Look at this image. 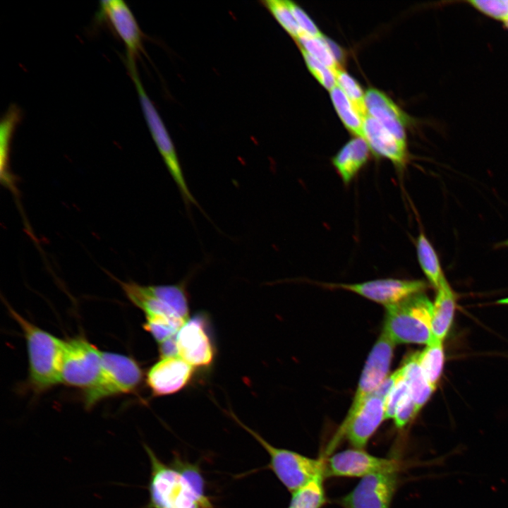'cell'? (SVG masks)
Returning a JSON list of instances; mask_svg holds the SVG:
<instances>
[{
	"label": "cell",
	"instance_id": "6da1fadb",
	"mask_svg": "<svg viewBox=\"0 0 508 508\" xmlns=\"http://www.w3.org/2000/svg\"><path fill=\"white\" fill-rule=\"evenodd\" d=\"M143 447L150 464L149 500L145 508H214L197 464L176 454L167 464L148 445Z\"/></svg>",
	"mask_w": 508,
	"mask_h": 508
},
{
	"label": "cell",
	"instance_id": "7a4b0ae2",
	"mask_svg": "<svg viewBox=\"0 0 508 508\" xmlns=\"http://www.w3.org/2000/svg\"><path fill=\"white\" fill-rule=\"evenodd\" d=\"M8 311L23 330L26 341L29 384L37 393L61 382V366L65 341L24 318L11 306Z\"/></svg>",
	"mask_w": 508,
	"mask_h": 508
},
{
	"label": "cell",
	"instance_id": "3957f363",
	"mask_svg": "<svg viewBox=\"0 0 508 508\" xmlns=\"http://www.w3.org/2000/svg\"><path fill=\"white\" fill-rule=\"evenodd\" d=\"M433 303L423 292L385 307L382 331L395 344H428L434 338L431 330Z\"/></svg>",
	"mask_w": 508,
	"mask_h": 508
},
{
	"label": "cell",
	"instance_id": "277c9868",
	"mask_svg": "<svg viewBox=\"0 0 508 508\" xmlns=\"http://www.w3.org/2000/svg\"><path fill=\"white\" fill-rule=\"evenodd\" d=\"M126 62L131 79L136 88L149 131L186 207L189 210L190 206L195 205L202 210L187 184L176 147L167 129L142 84L136 68L135 61L126 60Z\"/></svg>",
	"mask_w": 508,
	"mask_h": 508
},
{
	"label": "cell",
	"instance_id": "5b68a950",
	"mask_svg": "<svg viewBox=\"0 0 508 508\" xmlns=\"http://www.w3.org/2000/svg\"><path fill=\"white\" fill-rule=\"evenodd\" d=\"M143 376L142 369L133 358L114 352H102L98 377L83 392L85 409H91L104 399L135 391Z\"/></svg>",
	"mask_w": 508,
	"mask_h": 508
},
{
	"label": "cell",
	"instance_id": "8992f818",
	"mask_svg": "<svg viewBox=\"0 0 508 508\" xmlns=\"http://www.w3.org/2000/svg\"><path fill=\"white\" fill-rule=\"evenodd\" d=\"M231 416L247 430L266 450L270 469L291 494L304 486L315 476L324 473L325 459H313L287 449L276 447L258 433L243 424L234 415Z\"/></svg>",
	"mask_w": 508,
	"mask_h": 508
},
{
	"label": "cell",
	"instance_id": "52a82bcc",
	"mask_svg": "<svg viewBox=\"0 0 508 508\" xmlns=\"http://www.w3.org/2000/svg\"><path fill=\"white\" fill-rule=\"evenodd\" d=\"M102 352L83 337L65 341L61 382L84 389L91 386L98 377Z\"/></svg>",
	"mask_w": 508,
	"mask_h": 508
},
{
	"label": "cell",
	"instance_id": "ba28073f",
	"mask_svg": "<svg viewBox=\"0 0 508 508\" xmlns=\"http://www.w3.org/2000/svg\"><path fill=\"white\" fill-rule=\"evenodd\" d=\"M395 345L382 331L368 355L355 396L344 419L352 417L388 375Z\"/></svg>",
	"mask_w": 508,
	"mask_h": 508
},
{
	"label": "cell",
	"instance_id": "9c48e42d",
	"mask_svg": "<svg viewBox=\"0 0 508 508\" xmlns=\"http://www.w3.org/2000/svg\"><path fill=\"white\" fill-rule=\"evenodd\" d=\"M396 459L375 456L363 449L351 448L325 460V477H361L385 471H399Z\"/></svg>",
	"mask_w": 508,
	"mask_h": 508
},
{
	"label": "cell",
	"instance_id": "30bf717a",
	"mask_svg": "<svg viewBox=\"0 0 508 508\" xmlns=\"http://www.w3.org/2000/svg\"><path fill=\"white\" fill-rule=\"evenodd\" d=\"M398 472L385 471L361 478L340 503L344 508H389L398 485Z\"/></svg>",
	"mask_w": 508,
	"mask_h": 508
},
{
	"label": "cell",
	"instance_id": "8fae6325",
	"mask_svg": "<svg viewBox=\"0 0 508 508\" xmlns=\"http://www.w3.org/2000/svg\"><path fill=\"white\" fill-rule=\"evenodd\" d=\"M357 294L385 307L397 304L408 297L423 292L428 284L423 280L394 278L378 279L361 283L326 284Z\"/></svg>",
	"mask_w": 508,
	"mask_h": 508
},
{
	"label": "cell",
	"instance_id": "7c38bea8",
	"mask_svg": "<svg viewBox=\"0 0 508 508\" xmlns=\"http://www.w3.org/2000/svg\"><path fill=\"white\" fill-rule=\"evenodd\" d=\"M179 356L194 367H208L214 361L215 349L202 315L188 318L176 334Z\"/></svg>",
	"mask_w": 508,
	"mask_h": 508
},
{
	"label": "cell",
	"instance_id": "4fadbf2b",
	"mask_svg": "<svg viewBox=\"0 0 508 508\" xmlns=\"http://www.w3.org/2000/svg\"><path fill=\"white\" fill-rule=\"evenodd\" d=\"M385 401L371 395L350 418L344 419L332 441V445L345 438L353 447L364 449L385 419Z\"/></svg>",
	"mask_w": 508,
	"mask_h": 508
},
{
	"label": "cell",
	"instance_id": "5bb4252c",
	"mask_svg": "<svg viewBox=\"0 0 508 508\" xmlns=\"http://www.w3.org/2000/svg\"><path fill=\"white\" fill-rule=\"evenodd\" d=\"M99 16L104 18L123 42L126 59L135 61L143 51V33L128 5L121 0H105L100 2Z\"/></svg>",
	"mask_w": 508,
	"mask_h": 508
},
{
	"label": "cell",
	"instance_id": "9a60e30c",
	"mask_svg": "<svg viewBox=\"0 0 508 508\" xmlns=\"http://www.w3.org/2000/svg\"><path fill=\"white\" fill-rule=\"evenodd\" d=\"M193 367L180 356L161 358L147 374V384L156 397L175 394L190 382Z\"/></svg>",
	"mask_w": 508,
	"mask_h": 508
},
{
	"label": "cell",
	"instance_id": "2e32d148",
	"mask_svg": "<svg viewBox=\"0 0 508 508\" xmlns=\"http://www.w3.org/2000/svg\"><path fill=\"white\" fill-rule=\"evenodd\" d=\"M363 139L377 156L389 160L399 171L407 162L406 143H401L368 114L363 119Z\"/></svg>",
	"mask_w": 508,
	"mask_h": 508
},
{
	"label": "cell",
	"instance_id": "e0dca14e",
	"mask_svg": "<svg viewBox=\"0 0 508 508\" xmlns=\"http://www.w3.org/2000/svg\"><path fill=\"white\" fill-rule=\"evenodd\" d=\"M368 114L376 119L399 141L406 143L405 114L382 92L370 88L365 93Z\"/></svg>",
	"mask_w": 508,
	"mask_h": 508
},
{
	"label": "cell",
	"instance_id": "ac0fdd59",
	"mask_svg": "<svg viewBox=\"0 0 508 508\" xmlns=\"http://www.w3.org/2000/svg\"><path fill=\"white\" fill-rule=\"evenodd\" d=\"M370 150L365 140L356 137L347 142L332 157V165L344 184H349L365 165Z\"/></svg>",
	"mask_w": 508,
	"mask_h": 508
},
{
	"label": "cell",
	"instance_id": "d6986e66",
	"mask_svg": "<svg viewBox=\"0 0 508 508\" xmlns=\"http://www.w3.org/2000/svg\"><path fill=\"white\" fill-rule=\"evenodd\" d=\"M433 303L431 330L434 339L443 341L452 324L456 306V294L447 279L436 289Z\"/></svg>",
	"mask_w": 508,
	"mask_h": 508
},
{
	"label": "cell",
	"instance_id": "ffe728a7",
	"mask_svg": "<svg viewBox=\"0 0 508 508\" xmlns=\"http://www.w3.org/2000/svg\"><path fill=\"white\" fill-rule=\"evenodd\" d=\"M402 367L411 397L419 412L435 389L430 385L423 373L418 361L417 352L409 356Z\"/></svg>",
	"mask_w": 508,
	"mask_h": 508
},
{
	"label": "cell",
	"instance_id": "44dd1931",
	"mask_svg": "<svg viewBox=\"0 0 508 508\" xmlns=\"http://www.w3.org/2000/svg\"><path fill=\"white\" fill-rule=\"evenodd\" d=\"M188 277L176 284L147 285L150 294L171 308L180 317H189V301L187 291Z\"/></svg>",
	"mask_w": 508,
	"mask_h": 508
},
{
	"label": "cell",
	"instance_id": "7402d4cb",
	"mask_svg": "<svg viewBox=\"0 0 508 508\" xmlns=\"http://www.w3.org/2000/svg\"><path fill=\"white\" fill-rule=\"evenodd\" d=\"M418 263L431 285L437 289L445 279L435 250L425 233L421 231L416 243Z\"/></svg>",
	"mask_w": 508,
	"mask_h": 508
},
{
	"label": "cell",
	"instance_id": "603a6c76",
	"mask_svg": "<svg viewBox=\"0 0 508 508\" xmlns=\"http://www.w3.org/2000/svg\"><path fill=\"white\" fill-rule=\"evenodd\" d=\"M443 341L433 339L423 351L417 352L418 363L430 385L435 389L443 370Z\"/></svg>",
	"mask_w": 508,
	"mask_h": 508
},
{
	"label": "cell",
	"instance_id": "cb8c5ba5",
	"mask_svg": "<svg viewBox=\"0 0 508 508\" xmlns=\"http://www.w3.org/2000/svg\"><path fill=\"white\" fill-rule=\"evenodd\" d=\"M329 92L334 108L346 128L356 137L363 138V118L339 87L335 86Z\"/></svg>",
	"mask_w": 508,
	"mask_h": 508
},
{
	"label": "cell",
	"instance_id": "d4e9b609",
	"mask_svg": "<svg viewBox=\"0 0 508 508\" xmlns=\"http://www.w3.org/2000/svg\"><path fill=\"white\" fill-rule=\"evenodd\" d=\"M324 478L325 475L320 473L292 493L289 506L292 508H322L327 502Z\"/></svg>",
	"mask_w": 508,
	"mask_h": 508
},
{
	"label": "cell",
	"instance_id": "484cf974",
	"mask_svg": "<svg viewBox=\"0 0 508 508\" xmlns=\"http://www.w3.org/2000/svg\"><path fill=\"white\" fill-rule=\"evenodd\" d=\"M21 119L20 110L16 106L10 107L0 123V161L1 176L8 177L7 164L13 132Z\"/></svg>",
	"mask_w": 508,
	"mask_h": 508
},
{
	"label": "cell",
	"instance_id": "4316f807",
	"mask_svg": "<svg viewBox=\"0 0 508 508\" xmlns=\"http://www.w3.org/2000/svg\"><path fill=\"white\" fill-rule=\"evenodd\" d=\"M296 40L300 45V49H303L313 57L326 65L334 73L337 70L341 69V65L337 61L327 43V37L323 35L317 37L301 34Z\"/></svg>",
	"mask_w": 508,
	"mask_h": 508
},
{
	"label": "cell",
	"instance_id": "83f0119b",
	"mask_svg": "<svg viewBox=\"0 0 508 508\" xmlns=\"http://www.w3.org/2000/svg\"><path fill=\"white\" fill-rule=\"evenodd\" d=\"M186 322L162 315H145L144 328L159 344L176 334Z\"/></svg>",
	"mask_w": 508,
	"mask_h": 508
},
{
	"label": "cell",
	"instance_id": "f1b7e54d",
	"mask_svg": "<svg viewBox=\"0 0 508 508\" xmlns=\"http://www.w3.org/2000/svg\"><path fill=\"white\" fill-rule=\"evenodd\" d=\"M337 86L346 95L360 115L364 118L368 115L365 94L359 84L342 68L335 72Z\"/></svg>",
	"mask_w": 508,
	"mask_h": 508
},
{
	"label": "cell",
	"instance_id": "f546056e",
	"mask_svg": "<svg viewBox=\"0 0 508 508\" xmlns=\"http://www.w3.org/2000/svg\"><path fill=\"white\" fill-rule=\"evenodd\" d=\"M263 4L281 26L296 40L301 35V30L286 1L266 0Z\"/></svg>",
	"mask_w": 508,
	"mask_h": 508
},
{
	"label": "cell",
	"instance_id": "4dcf8cb0",
	"mask_svg": "<svg viewBox=\"0 0 508 508\" xmlns=\"http://www.w3.org/2000/svg\"><path fill=\"white\" fill-rule=\"evenodd\" d=\"M301 51L309 71L322 86L329 90L337 86L335 73L332 69L303 49Z\"/></svg>",
	"mask_w": 508,
	"mask_h": 508
},
{
	"label": "cell",
	"instance_id": "1f68e13d",
	"mask_svg": "<svg viewBox=\"0 0 508 508\" xmlns=\"http://www.w3.org/2000/svg\"><path fill=\"white\" fill-rule=\"evenodd\" d=\"M410 396L409 386L403 376L385 400V419H393L397 409Z\"/></svg>",
	"mask_w": 508,
	"mask_h": 508
},
{
	"label": "cell",
	"instance_id": "d6a6232c",
	"mask_svg": "<svg viewBox=\"0 0 508 508\" xmlns=\"http://www.w3.org/2000/svg\"><path fill=\"white\" fill-rule=\"evenodd\" d=\"M469 3L480 11L498 20L508 19V1L473 0Z\"/></svg>",
	"mask_w": 508,
	"mask_h": 508
},
{
	"label": "cell",
	"instance_id": "836d02e7",
	"mask_svg": "<svg viewBox=\"0 0 508 508\" xmlns=\"http://www.w3.org/2000/svg\"><path fill=\"white\" fill-rule=\"evenodd\" d=\"M286 2L301 30V35L317 37L322 36L314 22L300 6L290 1H286Z\"/></svg>",
	"mask_w": 508,
	"mask_h": 508
},
{
	"label": "cell",
	"instance_id": "e575fe53",
	"mask_svg": "<svg viewBox=\"0 0 508 508\" xmlns=\"http://www.w3.org/2000/svg\"><path fill=\"white\" fill-rule=\"evenodd\" d=\"M418 413L416 406L410 396L399 406L394 416L395 426L398 429L404 428Z\"/></svg>",
	"mask_w": 508,
	"mask_h": 508
},
{
	"label": "cell",
	"instance_id": "d590c367",
	"mask_svg": "<svg viewBox=\"0 0 508 508\" xmlns=\"http://www.w3.org/2000/svg\"><path fill=\"white\" fill-rule=\"evenodd\" d=\"M403 376L404 369L401 366L392 374L387 375L378 385L372 395L378 397L385 401L391 391Z\"/></svg>",
	"mask_w": 508,
	"mask_h": 508
},
{
	"label": "cell",
	"instance_id": "8d00e7d4",
	"mask_svg": "<svg viewBox=\"0 0 508 508\" xmlns=\"http://www.w3.org/2000/svg\"><path fill=\"white\" fill-rule=\"evenodd\" d=\"M161 358L179 356L176 334L159 344Z\"/></svg>",
	"mask_w": 508,
	"mask_h": 508
},
{
	"label": "cell",
	"instance_id": "74e56055",
	"mask_svg": "<svg viewBox=\"0 0 508 508\" xmlns=\"http://www.w3.org/2000/svg\"><path fill=\"white\" fill-rule=\"evenodd\" d=\"M496 247H508V239L496 245Z\"/></svg>",
	"mask_w": 508,
	"mask_h": 508
},
{
	"label": "cell",
	"instance_id": "f35d334b",
	"mask_svg": "<svg viewBox=\"0 0 508 508\" xmlns=\"http://www.w3.org/2000/svg\"><path fill=\"white\" fill-rule=\"evenodd\" d=\"M504 22H505L506 25H507V28H508V19H507V20H505Z\"/></svg>",
	"mask_w": 508,
	"mask_h": 508
},
{
	"label": "cell",
	"instance_id": "ab89813d",
	"mask_svg": "<svg viewBox=\"0 0 508 508\" xmlns=\"http://www.w3.org/2000/svg\"><path fill=\"white\" fill-rule=\"evenodd\" d=\"M287 508H292V507H291L288 506V507H287Z\"/></svg>",
	"mask_w": 508,
	"mask_h": 508
}]
</instances>
